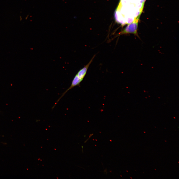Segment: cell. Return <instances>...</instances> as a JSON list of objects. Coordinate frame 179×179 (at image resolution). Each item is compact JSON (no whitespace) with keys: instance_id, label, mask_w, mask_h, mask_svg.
<instances>
[{"instance_id":"2","label":"cell","mask_w":179,"mask_h":179,"mask_svg":"<svg viewBox=\"0 0 179 179\" xmlns=\"http://www.w3.org/2000/svg\"><path fill=\"white\" fill-rule=\"evenodd\" d=\"M95 55H94L90 62L87 64L84 67L80 70L76 74L82 80H83L86 75L88 69L92 62Z\"/></svg>"},{"instance_id":"3","label":"cell","mask_w":179,"mask_h":179,"mask_svg":"<svg viewBox=\"0 0 179 179\" xmlns=\"http://www.w3.org/2000/svg\"><path fill=\"white\" fill-rule=\"evenodd\" d=\"M146 0H140V3H144Z\"/></svg>"},{"instance_id":"1","label":"cell","mask_w":179,"mask_h":179,"mask_svg":"<svg viewBox=\"0 0 179 179\" xmlns=\"http://www.w3.org/2000/svg\"><path fill=\"white\" fill-rule=\"evenodd\" d=\"M139 19V18H134L133 21L131 23L128 24L123 30L118 33L117 36L131 33L133 34L139 38L137 31Z\"/></svg>"},{"instance_id":"4","label":"cell","mask_w":179,"mask_h":179,"mask_svg":"<svg viewBox=\"0 0 179 179\" xmlns=\"http://www.w3.org/2000/svg\"><path fill=\"white\" fill-rule=\"evenodd\" d=\"M121 0H120V1Z\"/></svg>"}]
</instances>
